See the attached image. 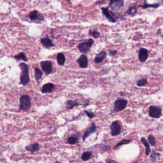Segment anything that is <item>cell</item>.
I'll use <instances>...</instances> for the list:
<instances>
[{
	"label": "cell",
	"mask_w": 163,
	"mask_h": 163,
	"mask_svg": "<svg viewBox=\"0 0 163 163\" xmlns=\"http://www.w3.org/2000/svg\"><path fill=\"white\" fill-rule=\"evenodd\" d=\"M21 70L20 74V83L23 86H26L30 82L29 73L28 65L24 62L20 63L19 65Z\"/></svg>",
	"instance_id": "1"
},
{
	"label": "cell",
	"mask_w": 163,
	"mask_h": 163,
	"mask_svg": "<svg viewBox=\"0 0 163 163\" xmlns=\"http://www.w3.org/2000/svg\"><path fill=\"white\" fill-rule=\"evenodd\" d=\"M65 107L67 109H72L75 106L78 105L87 106L89 104L88 99H85L80 98L76 100L69 99L65 102Z\"/></svg>",
	"instance_id": "2"
},
{
	"label": "cell",
	"mask_w": 163,
	"mask_h": 163,
	"mask_svg": "<svg viewBox=\"0 0 163 163\" xmlns=\"http://www.w3.org/2000/svg\"><path fill=\"white\" fill-rule=\"evenodd\" d=\"M32 105L31 99L29 96L28 95H22L20 99V105L19 111L20 110L27 112L29 110Z\"/></svg>",
	"instance_id": "3"
},
{
	"label": "cell",
	"mask_w": 163,
	"mask_h": 163,
	"mask_svg": "<svg viewBox=\"0 0 163 163\" xmlns=\"http://www.w3.org/2000/svg\"><path fill=\"white\" fill-rule=\"evenodd\" d=\"M128 101L125 99L118 98L114 102L113 113H117L124 110L128 105Z\"/></svg>",
	"instance_id": "4"
},
{
	"label": "cell",
	"mask_w": 163,
	"mask_h": 163,
	"mask_svg": "<svg viewBox=\"0 0 163 163\" xmlns=\"http://www.w3.org/2000/svg\"><path fill=\"white\" fill-rule=\"evenodd\" d=\"M94 43V41L92 38H89L84 42L80 43L78 45V48L80 52L83 54H86L89 51L92 45Z\"/></svg>",
	"instance_id": "5"
},
{
	"label": "cell",
	"mask_w": 163,
	"mask_h": 163,
	"mask_svg": "<svg viewBox=\"0 0 163 163\" xmlns=\"http://www.w3.org/2000/svg\"><path fill=\"white\" fill-rule=\"evenodd\" d=\"M124 5V0H110L108 7L113 11H119Z\"/></svg>",
	"instance_id": "6"
},
{
	"label": "cell",
	"mask_w": 163,
	"mask_h": 163,
	"mask_svg": "<svg viewBox=\"0 0 163 163\" xmlns=\"http://www.w3.org/2000/svg\"><path fill=\"white\" fill-rule=\"evenodd\" d=\"M162 109L156 106H150L149 110V115L151 118L158 119L162 115Z\"/></svg>",
	"instance_id": "7"
},
{
	"label": "cell",
	"mask_w": 163,
	"mask_h": 163,
	"mask_svg": "<svg viewBox=\"0 0 163 163\" xmlns=\"http://www.w3.org/2000/svg\"><path fill=\"white\" fill-rule=\"evenodd\" d=\"M28 18L30 20L35 22H42L44 20V16L36 10L30 12Z\"/></svg>",
	"instance_id": "8"
},
{
	"label": "cell",
	"mask_w": 163,
	"mask_h": 163,
	"mask_svg": "<svg viewBox=\"0 0 163 163\" xmlns=\"http://www.w3.org/2000/svg\"><path fill=\"white\" fill-rule=\"evenodd\" d=\"M42 70L46 73V75H49L53 71V65L51 62L48 60L43 61L40 62Z\"/></svg>",
	"instance_id": "9"
},
{
	"label": "cell",
	"mask_w": 163,
	"mask_h": 163,
	"mask_svg": "<svg viewBox=\"0 0 163 163\" xmlns=\"http://www.w3.org/2000/svg\"><path fill=\"white\" fill-rule=\"evenodd\" d=\"M101 10H102L103 15L105 16L107 20L112 23H115L117 22V20L114 18V15L113 12L109 11V7H103L101 8Z\"/></svg>",
	"instance_id": "10"
},
{
	"label": "cell",
	"mask_w": 163,
	"mask_h": 163,
	"mask_svg": "<svg viewBox=\"0 0 163 163\" xmlns=\"http://www.w3.org/2000/svg\"><path fill=\"white\" fill-rule=\"evenodd\" d=\"M111 135L112 136H117L121 133V126L117 121L112 123L110 126Z\"/></svg>",
	"instance_id": "11"
},
{
	"label": "cell",
	"mask_w": 163,
	"mask_h": 163,
	"mask_svg": "<svg viewBox=\"0 0 163 163\" xmlns=\"http://www.w3.org/2000/svg\"><path fill=\"white\" fill-rule=\"evenodd\" d=\"M149 58V51L145 48H140L138 53V60L141 63L145 62Z\"/></svg>",
	"instance_id": "12"
},
{
	"label": "cell",
	"mask_w": 163,
	"mask_h": 163,
	"mask_svg": "<svg viewBox=\"0 0 163 163\" xmlns=\"http://www.w3.org/2000/svg\"><path fill=\"white\" fill-rule=\"evenodd\" d=\"M96 132H97L96 126L94 124H92L91 126L88 128L87 131L85 132V134H83L82 137L83 142H85L86 139L90 135H91L92 134H95Z\"/></svg>",
	"instance_id": "13"
},
{
	"label": "cell",
	"mask_w": 163,
	"mask_h": 163,
	"mask_svg": "<svg viewBox=\"0 0 163 163\" xmlns=\"http://www.w3.org/2000/svg\"><path fill=\"white\" fill-rule=\"evenodd\" d=\"M77 62L79 64V66L80 68H87L88 64V60L87 56L83 54L77 59Z\"/></svg>",
	"instance_id": "14"
},
{
	"label": "cell",
	"mask_w": 163,
	"mask_h": 163,
	"mask_svg": "<svg viewBox=\"0 0 163 163\" xmlns=\"http://www.w3.org/2000/svg\"><path fill=\"white\" fill-rule=\"evenodd\" d=\"M41 42L43 46L46 48H49L51 47H55V45L54 44L52 40L48 37L46 38L42 37L41 38Z\"/></svg>",
	"instance_id": "15"
},
{
	"label": "cell",
	"mask_w": 163,
	"mask_h": 163,
	"mask_svg": "<svg viewBox=\"0 0 163 163\" xmlns=\"http://www.w3.org/2000/svg\"><path fill=\"white\" fill-rule=\"evenodd\" d=\"M107 55V53L106 52L102 51L96 55L94 58V62L96 64H99L102 63L103 60L106 58Z\"/></svg>",
	"instance_id": "16"
},
{
	"label": "cell",
	"mask_w": 163,
	"mask_h": 163,
	"mask_svg": "<svg viewBox=\"0 0 163 163\" xmlns=\"http://www.w3.org/2000/svg\"><path fill=\"white\" fill-rule=\"evenodd\" d=\"M54 89V85L53 83H47L43 85L42 88V92L43 94L51 93Z\"/></svg>",
	"instance_id": "17"
},
{
	"label": "cell",
	"mask_w": 163,
	"mask_h": 163,
	"mask_svg": "<svg viewBox=\"0 0 163 163\" xmlns=\"http://www.w3.org/2000/svg\"><path fill=\"white\" fill-rule=\"evenodd\" d=\"M25 149L27 151L33 153V152L38 151L40 149V146L38 143H34L25 146Z\"/></svg>",
	"instance_id": "18"
},
{
	"label": "cell",
	"mask_w": 163,
	"mask_h": 163,
	"mask_svg": "<svg viewBox=\"0 0 163 163\" xmlns=\"http://www.w3.org/2000/svg\"><path fill=\"white\" fill-rule=\"evenodd\" d=\"M43 75V72L39 68H35L34 71V77L35 80L38 84H40V80L42 78Z\"/></svg>",
	"instance_id": "19"
},
{
	"label": "cell",
	"mask_w": 163,
	"mask_h": 163,
	"mask_svg": "<svg viewBox=\"0 0 163 163\" xmlns=\"http://www.w3.org/2000/svg\"><path fill=\"white\" fill-rule=\"evenodd\" d=\"M141 142L143 144L145 145V147H146V156H149L151 153V148H150V146L149 142L144 137L141 138Z\"/></svg>",
	"instance_id": "20"
},
{
	"label": "cell",
	"mask_w": 163,
	"mask_h": 163,
	"mask_svg": "<svg viewBox=\"0 0 163 163\" xmlns=\"http://www.w3.org/2000/svg\"><path fill=\"white\" fill-rule=\"evenodd\" d=\"M66 61L65 56L62 53H59L57 55V61L58 64L60 66H63Z\"/></svg>",
	"instance_id": "21"
},
{
	"label": "cell",
	"mask_w": 163,
	"mask_h": 163,
	"mask_svg": "<svg viewBox=\"0 0 163 163\" xmlns=\"http://www.w3.org/2000/svg\"><path fill=\"white\" fill-rule=\"evenodd\" d=\"M93 154V151H88L83 152L81 156V159L83 161H87L91 158Z\"/></svg>",
	"instance_id": "22"
},
{
	"label": "cell",
	"mask_w": 163,
	"mask_h": 163,
	"mask_svg": "<svg viewBox=\"0 0 163 163\" xmlns=\"http://www.w3.org/2000/svg\"><path fill=\"white\" fill-rule=\"evenodd\" d=\"M78 136L76 135H73L68 138L66 141V143L69 145H73L76 144L78 141Z\"/></svg>",
	"instance_id": "23"
},
{
	"label": "cell",
	"mask_w": 163,
	"mask_h": 163,
	"mask_svg": "<svg viewBox=\"0 0 163 163\" xmlns=\"http://www.w3.org/2000/svg\"><path fill=\"white\" fill-rule=\"evenodd\" d=\"M14 58L17 61H19L21 60H23L25 62H27L28 61L25 54L23 52H21V53H19L18 54L15 56H14Z\"/></svg>",
	"instance_id": "24"
},
{
	"label": "cell",
	"mask_w": 163,
	"mask_h": 163,
	"mask_svg": "<svg viewBox=\"0 0 163 163\" xmlns=\"http://www.w3.org/2000/svg\"><path fill=\"white\" fill-rule=\"evenodd\" d=\"M159 4L158 3L154 4H144L143 5L139 6L138 7L142 8L143 9H146L149 8H153L156 9L159 7Z\"/></svg>",
	"instance_id": "25"
},
{
	"label": "cell",
	"mask_w": 163,
	"mask_h": 163,
	"mask_svg": "<svg viewBox=\"0 0 163 163\" xmlns=\"http://www.w3.org/2000/svg\"><path fill=\"white\" fill-rule=\"evenodd\" d=\"M89 34L93 36L94 38L98 39L100 37V32H98V30L96 29H90L89 30Z\"/></svg>",
	"instance_id": "26"
},
{
	"label": "cell",
	"mask_w": 163,
	"mask_h": 163,
	"mask_svg": "<svg viewBox=\"0 0 163 163\" xmlns=\"http://www.w3.org/2000/svg\"><path fill=\"white\" fill-rule=\"evenodd\" d=\"M137 8L135 6H132L129 8L127 14L131 16H135L137 12Z\"/></svg>",
	"instance_id": "27"
},
{
	"label": "cell",
	"mask_w": 163,
	"mask_h": 163,
	"mask_svg": "<svg viewBox=\"0 0 163 163\" xmlns=\"http://www.w3.org/2000/svg\"><path fill=\"white\" fill-rule=\"evenodd\" d=\"M132 141V140L131 139H124V140H122L121 141H120V142L118 143H117V145H115V146L114 147V149H115L117 148L122 145L128 144V143L131 142Z\"/></svg>",
	"instance_id": "28"
},
{
	"label": "cell",
	"mask_w": 163,
	"mask_h": 163,
	"mask_svg": "<svg viewBox=\"0 0 163 163\" xmlns=\"http://www.w3.org/2000/svg\"><path fill=\"white\" fill-rule=\"evenodd\" d=\"M148 140H149V143L152 145V146H154L156 144V140L154 136L152 134H150L148 136Z\"/></svg>",
	"instance_id": "29"
},
{
	"label": "cell",
	"mask_w": 163,
	"mask_h": 163,
	"mask_svg": "<svg viewBox=\"0 0 163 163\" xmlns=\"http://www.w3.org/2000/svg\"><path fill=\"white\" fill-rule=\"evenodd\" d=\"M147 83V80L146 79H142L139 80L137 82V86L138 87H142L145 86Z\"/></svg>",
	"instance_id": "30"
},
{
	"label": "cell",
	"mask_w": 163,
	"mask_h": 163,
	"mask_svg": "<svg viewBox=\"0 0 163 163\" xmlns=\"http://www.w3.org/2000/svg\"><path fill=\"white\" fill-rule=\"evenodd\" d=\"M160 156V154L159 153H153L151 154L150 158H151V162H154L156 161V157Z\"/></svg>",
	"instance_id": "31"
},
{
	"label": "cell",
	"mask_w": 163,
	"mask_h": 163,
	"mask_svg": "<svg viewBox=\"0 0 163 163\" xmlns=\"http://www.w3.org/2000/svg\"><path fill=\"white\" fill-rule=\"evenodd\" d=\"M84 112L85 113L87 116L89 118H90V119H93L95 117V115H94V113L93 112H89V111H88L87 110H85Z\"/></svg>",
	"instance_id": "32"
},
{
	"label": "cell",
	"mask_w": 163,
	"mask_h": 163,
	"mask_svg": "<svg viewBox=\"0 0 163 163\" xmlns=\"http://www.w3.org/2000/svg\"><path fill=\"white\" fill-rule=\"evenodd\" d=\"M117 50H111L109 51L108 55L111 56H114L117 55Z\"/></svg>",
	"instance_id": "33"
},
{
	"label": "cell",
	"mask_w": 163,
	"mask_h": 163,
	"mask_svg": "<svg viewBox=\"0 0 163 163\" xmlns=\"http://www.w3.org/2000/svg\"><path fill=\"white\" fill-rule=\"evenodd\" d=\"M158 4H159L160 6L163 5V0H160V1H158Z\"/></svg>",
	"instance_id": "34"
},
{
	"label": "cell",
	"mask_w": 163,
	"mask_h": 163,
	"mask_svg": "<svg viewBox=\"0 0 163 163\" xmlns=\"http://www.w3.org/2000/svg\"><path fill=\"white\" fill-rule=\"evenodd\" d=\"M68 1V3H69V4H71V2H70V0H67Z\"/></svg>",
	"instance_id": "35"
},
{
	"label": "cell",
	"mask_w": 163,
	"mask_h": 163,
	"mask_svg": "<svg viewBox=\"0 0 163 163\" xmlns=\"http://www.w3.org/2000/svg\"><path fill=\"white\" fill-rule=\"evenodd\" d=\"M146 3V0H145V4Z\"/></svg>",
	"instance_id": "36"
}]
</instances>
